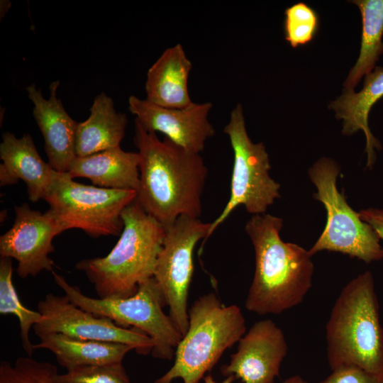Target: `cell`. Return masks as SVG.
Here are the masks:
<instances>
[{
  "instance_id": "277c9868",
  "label": "cell",
  "mask_w": 383,
  "mask_h": 383,
  "mask_svg": "<svg viewBox=\"0 0 383 383\" xmlns=\"http://www.w3.org/2000/svg\"><path fill=\"white\" fill-rule=\"evenodd\" d=\"M121 236L103 257L84 259L76 264L94 285L100 299L127 298L153 277L165 228L134 201L121 213Z\"/></svg>"
},
{
  "instance_id": "484cf974",
  "label": "cell",
  "mask_w": 383,
  "mask_h": 383,
  "mask_svg": "<svg viewBox=\"0 0 383 383\" xmlns=\"http://www.w3.org/2000/svg\"><path fill=\"white\" fill-rule=\"evenodd\" d=\"M57 380L58 383H131L122 362L74 368L59 374Z\"/></svg>"
},
{
  "instance_id": "5b68a950",
  "label": "cell",
  "mask_w": 383,
  "mask_h": 383,
  "mask_svg": "<svg viewBox=\"0 0 383 383\" xmlns=\"http://www.w3.org/2000/svg\"><path fill=\"white\" fill-rule=\"evenodd\" d=\"M189 326L172 367L155 383H199L228 348L245 335V321L236 305L224 306L214 293L200 296L188 311Z\"/></svg>"
},
{
  "instance_id": "f1b7e54d",
  "label": "cell",
  "mask_w": 383,
  "mask_h": 383,
  "mask_svg": "<svg viewBox=\"0 0 383 383\" xmlns=\"http://www.w3.org/2000/svg\"><path fill=\"white\" fill-rule=\"evenodd\" d=\"M235 379L234 375L228 376L221 383H232ZM204 383H218L212 377L211 374H207L204 377Z\"/></svg>"
},
{
  "instance_id": "9a60e30c",
  "label": "cell",
  "mask_w": 383,
  "mask_h": 383,
  "mask_svg": "<svg viewBox=\"0 0 383 383\" xmlns=\"http://www.w3.org/2000/svg\"><path fill=\"white\" fill-rule=\"evenodd\" d=\"M59 81L52 82L50 97L45 99L34 84L26 87L33 102V117L45 140L48 163L57 172L67 173L77 157L75 145L77 122L74 121L57 96Z\"/></svg>"
},
{
  "instance_id": "44dd1931",
  "label": "cell",
  "mask_w": 383,
  "mask_h": 383,
  "mask_svg": "<svg viewBox=\"0 0 383 383\" xmlns=\"http://www.w3.org/2000/svg\"><path fill=\"white\" fill-rule=\"evenodd\" d=\"M34 349L52 352L67 370L74 368L122 362L125 355L134 348L128 345L74 338L62 333H49L39 337Z\"/></svg>"
},
{
  "instance_id": "7a4b0ae2",
  "label": "cell",
  "mask_w": 383,
  "mask_h": 383,
  "mask_svg": "<svg viewBox=\"0 0 383 383\" xmlns=\"http://www.w3.org/2000/svg\"><path fill=\"white\" fill-rule=\"evenodd\" d=\"M282 226V218L267 213L252 215L245 226L255 257L245 305L260 315L279 314L299 305L312 286V256L299 245L283 241Z\"/></svg>"
},
{
  "instance_id": "83f0119b",
  "label": "cell",
  "mask_w": 383,
  "mask_h": 383,
  "mask_svg": "<svg viewBox=\"0 0 383 383\" xmlns=\"http://www.w3.org/2000/svg\"><path fill=\"white\" fill-rule=\"evenodd\" d=\"M360 218L370 224L378 234L380 240L383 241V209L368 208L359 212Z\"/></svg>"
},
{
  "instance_id": "9c48e42d",
  "label": "cell",
  "mask_w": 383,
  "mask_h": 383,
  "mask_svg": "<svg viewBox=\"0 0 383 383\" xmlns=\"http://www.w3.org/2000/svg\"><path fill=\"white\" fill-rule=\"evenodd\" d=\"M136 196L134 190L87 185L57 172L44 199L65 231L79 228L96 238L122 232L121 213Z\"/></svg>"
},
{
  "instance_id": "e0dca14e",
  "label": "cell",
  "mask_w": 383,
  "mask_h": 383,
  "mask_svg": "<svg viewBox=\"0 0 383 383\" xmlns=\"http://www.w3.org/2000/svg\"><path fill=\"white\" fill-rule=\"evenodd\" d=\"M192 69V62L181 44L167 48L148 71L145 99L165 108L190 106L193 101L188 91V79Z\"/></svg>"
},
{
  "instance_id": "4fadbf2b",
  "label": "cell",
  "mask_w": 383,
  "mask_h": 383,
  "mask_svg": "<svg viewBox=\"0 0 383 383\" xmlns=\"http://www.w3.org/2000/svg\"><path fill=\"white\" fill-rule=\"evenodd\" d=\"M128 109L148 132L161 133L184 149L201 154L206 140L215 134L209 121L211 102L194 103L182 109L165 108L135 96L128 98Z\"/></svg>"
},
{
  "instance_id": "ffe728a7",
  "label": "cell",
  "mask_w": 383,
  "mask_h": 383,
  "mask_svg": "<svg viewBox=\"0 0 383 383\" xmlns=\"http://www.w3.org/2000/svg\"><path fill=\"white\" fill-rule=\"evenodd\" d=\"M127 117L114 108L112 99L98 94L90 109V116L77 123L76 155L85 157L120 146L125 135Z\"/></svg>"
},
{
  "instance_id": "5bb4252c",
  "label": "cell",
  "mask_w": 383,
  "mask_h": 383,
  "mask_svg": "<svg viewBox=\"0 0 383 383\" xmlns=\"http://www.w3.org/2000/svg\"><path fill=\"white\" fill-rule=\"evenodd\" d=\"M287 349L282 329L272 320L259 321L240 339L237 352L221 372L243 383H274Z\"/></svg>"
},
{
  "instance_id": "f546056e",
  "label": "cell",
  "mask_w": 383,
  "mask_h": 383,
  "mask_svg": "<svg viewBox=\"0 0 383 383\" xmlns=\"http://www.w3.org/2000/svg\"><path fill=\"white\" fill-rule=\"evenodd\" d=\"M282 383H308V382L299 375H294L287 378Z\"/></svg>"
},
{
  "instance_id": "7c38bea8",
  "label": "cell",
  "mask_w": 383,
  "mask_h": 383,
  "mask_svg": "<svg viewBox=\"0 0 383 383\" xmlns=\"http://www.w3.org/2000/svg\"><path fill=\"white\" fill-rule=\"evenodd\" d=\"M14 211L12 227L0 237L1 257L17 261L16 273L22 279L53 272L55 262L49 257L55 250L52 240L65 229L50 209L42 213L25 203Z\"/></svg>"
},
{
  "instance_id": "2e32d148",
  "label": "cell",
  "mask_w": 383,
  "mask_h": 383,
  "mask_svg": "<svg viewBox=\"0 0 383 383\" xmlns=\"http://www.w3.org/2000/svg\"><path fill=\"white\" fill-rule=\"evenodd\" d=\"M0 157L1 186L12 185L21 179L27 187L30 201L45 199L57 172L41 158L30 134L18 138L10 132L3 133Z\"/></svg>"
},
{
  "instance_id": "8fae6325",
  "label": "cell",
  "mask_w": 383,
  "mask_h": 383,
  "mask_svg": "<svg viewBox=\"0 0 383 383\" xmlns=\"http://www.w3.org/2000/svg\"><path fill=\"white\" fill-rule=\"evenodd\" d=\"M38 311L44 319L33 328L35 335L62 333L81 339L113 342L132 346L137 353L148 355L154 343L142 331L126 328L110 318L87 311L73 304L66 296L46 294L38 304Z\"/></svg>"
},
{
  "instance_id": "8992f818",
  "label": "cell",
  "mask_w": 383,
  "mask_h": 383,
  "mask_svg": "<svg viewBox=\"0 0 383 383\" xmlns=\"http://www.w3.org/2000/svg\"><path fill=\"white\" fill-rule=\"evenodd\" d=\"M56 284L70 301L97 316L112 320L118 326H133L153 341L151 352L155 358L172 360L182 335L162 307L163 295L153 277L141 283L137 292L127 298L95 299L84 294L62 275L52 272Z\"/></svg>"
},
{
  "instance_id": "ba28073f",
  "label": "cell",
  "mask_w": 383,
  "mask_h": 383,
  "mask_svg": "<svg viewBox=\"0 0 383 383\" xmlns=\"http://www.w3.org/2000/svg\"><path fill=\"white\" fill-rule=\"evenodd\" d=\"M223 132L233 152L231 194L220 215L211 223L207 239L238 206H244L252 215L264 214L280 197V184L269 174L271 166L265 146L250 138L241 104L231 111Z\"/></svg>"
},
{
  "instance_id": "603a6c76",
  "label": "cell",
  "mask_w": 383,
  "mask_h": 383,
  "mask_svg": "<svg viewBox=\"0 0 383 383\" xmlns=\"http://www.w3.org/2000/svg\"><path fill=\"white\" fill-rule=\"evenodd\" d=\"M13 266L11 258H0V313L13 314L19 321L20 336L24 351L28 356L33 353L34 347L29 338V331L44 317L38 311L30 310L24 306L16 291L12 282Z\"/></svg>"
},
{
  "instance_id": "d4e9b609",
  "label": "cell",
  "mask_w": 383,
  "mask_h": 383,
  "mask_svg": "<svg viewBox=\"0 0 383 383\" xmlns=\"http://www.w3.org/2000/svg\"><path fill=\"white\" fill-rule=\"evenodd\" d=\"M285 39L293 48L311 42L318 28L316 11L303 2L296 3L284 11Z\"/></svg>"
},
{
  "instance_id": "6da1fadb",
  "label": "cell",
  "mask_w": 383,
  "mask_h": 383,
  "mask_svg": "<svg viewBox=\"0 0 383 383\" xmlns=\"http://www.w3.org/2000/svg\"><path fill=\"white\" fill-rule=\"evenodd\" d=\"M140 156L136 202L165 228L181 216L200 218L208 174L201 154L188 151L135 122Z\"/></svg>"
},
{
  "instance_id": "d6986e66",
  "label": "cell",
  "mask_w": 383,
  "mask_h": 383,
  "mask_svg": "<svg viewBox=\"0 0 383 383\" xmlns=\"http://www.w3.org/2000/svg\"><path fill=\"white\" fill-rule=\"evenodd\" d=\"M138 152L120 146L85 157H77L67 172L72 179L86 177L94 186L138 191L140 184Z\"/></svg>"
},
{
  "instance_id": "ac0fdd59",
  "label": "cell",
  "mask_w": 383,
  "mask_h": 383,
  "mask_svg": "<svg viewBox=\"0 0 383 383\" xmlns=\"http://www.w3.org/2000/svg\"><path fill=\"white\" fill-rule=\"evenodd\" d=\"M383 97V67L376 66L365 76L362 89H344L343 93L331 102L329 108L334 110L335 116L343 120V133L353 135L363 131L366 145L367 168H371L376 161L375 150L382 148L380 142L373 135L369 127V114L373 105Z\"/></svg>"
},
{
  "instance_id": "30bf717a",
  "label": "cell",
  "mask_w": 383,
  "mask_h": 383,
  "mask_svg": "<svg viewBox=\"0 0 383 383\" xmlns=\"http://www.w3.org/2000/svg\"><path fill=\"white\" fill-rule=\"evenodd\" d=\"M211 223L200 218L181 216L165 228L153 278L169 307L170 317L182 337L189 326L188 291L194 272L193 254L196 244L207 240Z\"/></svg>"
},
{
  "instance_id": "cb8c5ba5",
  "label": "cell",
  "mask_w": 383,
  "mask_h": 383,
  "mask_svg": "<svg viewBox=\"0 0 383 383\" xmlns=\"http://www.w3.org/2000/svg\"><path fill=\"white\" fill-rule=\"evenodd\" d=\"M57 368L48 362H40L30 356L20 357L14 364L0 363V383H58Z\"/></svg>"
},
{
  "instance_id": "3957f363",
  "label": "cell",
  "mask_w": 383,
  "mask_h": 383,
  "mask_svg": "<svg viewBox=\"0 0 383 383\" xmlns=\"http://www.w3.org/2000/svg\"><path fill=\"white\" fill-rule=\"evenodd\" d=\"M326 331L331 370L355 367L383 376V327L371 272L359 274L343 288Z\"/></svg>"
},
{
  "instance_id": "4316f807",
  "label": "cell",
  "mask_w": 383,
  "mask_h": 383,
  "mask_svg": "<svg viewBox=\"0 0 383 383\" xmlns=\"http://www.w3.org/2000/svg\"><path fill=\"white\" fill-rule=\"evenodd\" d=\"M319 383H383V376L376 375L355 367H343Z\"/></svg>"
},
{
  "instance_id": "52a82bcc",
  "label": "cell",
  "mask_w": 383,
  "mask_h": 383,
  "mask_svg": "<svg viewBox=\"0 0 383 383\" xmlns=\"http://www.w3.org/2000/svg\"><path fill=\"white\" fill-rule=\"evenodd\" d=\"M340 171L339 165L328 157H321L309 170L317 190L313 197L323 204L327 215L324 230L309 252L312 256L323 250L338 252L367 264L380 260L383 247L378 234L360 218L337 188Z\"/></svg>"
},
{
  "instance_id": "7402d4cb",
  "label": "cell",
  "mask_w": 383,
  "mask_h": 383,
  "mask_svg": "<svg viewBox=\"0 0 383 383\" xmlns=\"http://www.w3.org/2000/svg\"><path fill=\"white\" fill-rule=\"evenodd\" d=\"M362 16L360 55L345 83V89L354 90L363 76L374 68L383 54V0H355Z\"/></svg>"
}]
</instances>
